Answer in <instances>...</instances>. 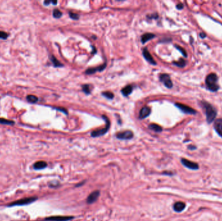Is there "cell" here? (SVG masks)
Instances as JSON below:
<instances>
[{
  "label": "cell",
  "instance_id": "obj_17",
  "mask_svg": "<svg viewBox=\"0 0 222 221\" xmlns=\"http://www.w3.org/2000/svg\"><path fill=\"white\" fill-rule=\"evenodd\" d=\"M47 163L44 161H36L33 165V168L35 170H41L47 167Z\"/></svg>",
  "mask_w": 222,
  "mask_h": 221
},
{
  "label": "cell",
  "instance_id": "obj_21",
  "mask_svg": "<svg viewBox=\"0 0 222 221\" xmlns=\"http://www.w3.org/2000/svg\"><path fill=\"white\" fill-rule=\"evenodd\" d=\"M27 101L31 103H36L38 102V98L34 95H29L26 97Z\"/></svg>",
  "mask_w": 222,
  "mask_h": 221
},
{
  "label": "cell",
  "instance_id": "obj_36",
  "mask_svg": "<svg viewBox=\"0 0 222 221\" xmlns=\"http://www.w3.org/2000/svg\"><path fill=\"white\" fill-rule=\"evenodd\" d=\"M52 3L54 5H56L57 4V1H52Z\"/></svg>",
  "mask_w": 222,
  "mask_h": 221
},
{
  "label": "cell",
  "instance_id": "obj_19",
  "mask_svg": "<svg viewBox=\"0 0 222 221\" xmlns=\"http://www.w3.org/2000/svg\"><path fill=\"white\" fill-rule=\"evenodd\" d=\"M50 60H51V61H52V62L53 63V66H54L55 67H56V68L63 67L64 66L63 64H61V62H59V61H58L57 58H55V57H54V56H53V55L51 56Z\"/></svg>",
  "mask_w": 222,
  "mask_h": 221
},
{
  "label": "cell",
  "instance_id": "obj_26",
  "mask_svg": "<svg viewBox=\"0 0 222 221\" xmlns=\"http://www.w3.org/2000/svg\"><path fill=\"white\" fill-rule=\"evenodd\" d=\"M102 95L103 97L109 99H112L114 97V94L110 92H103L102 93Z\"/></svg>",
  "mask_w": 222,
  "mask_h": 221
},
{
  "label": "cell",
  "instance_id": "obj_12",
  "mask_svg": "<svg viewBox=\"0 0 222 221\" xmlns=\"http://www.w3.org/2000/svg\"><path fill=\"white\" fill-rule=\"evenodd\" d=\"M100 195V193L99 191H95L92 193H90L87 198L88 204H93V202H95L99 198Z\"/></svg>",
  "mask_w": 222,
  "mask_h": 221
},
{
  "label": "cell",
  "instance_id": "obj_10",
  "mask_svg": "<svg viewBox=\"0 0 222 221\" xmlns=\"http://www.w3.org/2000/svg\"><path fill=\"white\" fill-rule=\"evenodd\" d=\"M142 54L144 58H145L149 63H150L152 65H157V62H155V60H154V58L152 57L148 49L144 48L143 49Z\"/></svg>",
  "mask_w": 222,
  "mask_h": 221
},
{
  "label": "cell",
  "instance_id": "obj_27",
  "mask_svg": "<svg viewBox=\"0 0 222 221\" xmlns=\"http://www.w3.org/2000/svg\"><path fill=\"white\" fill-rule=\"evenodd\" d=\"M175 48H176V49H178V50L179 51H180V52L182 53V55H183L184 57H187V53H186V51L184 50V49L183 48V47H181V46H178V45H175Z\"/></svg>",
  "mask_w": 222,
  "mask_h": 221
},
{
  "label": "cell",
  "instance_id": "obj_32",
  "mask_svg": "<svg viewBox=\"0 0 222 221\" xmlns=\"http://www.w3.org/2000/svg\"><path fill=\"white\" fill-rule=\"evenodd\" d=\"M176 7H177V9L179 10H182L184 8V5L182 3H179L177 6H176Z\"/></svg>",
  "mask_w": 222,
  "mask_h": 221
},
{
  "label": "cell",
  "instance_id": "obj_8",
  "mask_svg": "<svg viewBox=\"0 0 222 221\" xmlns=\"http://www.w3.org/2000/svg\"><path fill=\"white\" fill-rule=\"evenodd\" d=\"M107 67V62L104 63L103 64L101 65L98 67L96 68H89L85 71V74L87 75H92V74H94L96 73L97 71H99V72H101V71H103Z\"/></svg>",
  "mask_w": 222,
  "mask_h": 221
},
{
  "label": "cell",
  "instance_id": "obj_4",
  "mask_svg": "<svg viewBox=\"0 0 222 221\" xmlns=\"http://www.w3.org/2000/svg\"><path fill=\"white\" fill-rule=\"evenodd\" d=\"M37 200V197L36 196H31L27 198H24L20 200H18L16 201L12 202L11 203L7 204V207H13V206H25L33 203Z\"/></svg>",
  "mask_w": 222,
  "mask_h": 221
},
{
  "label": "cell",
  "instance_id": "obj_35",
  "mask_svg": "<svg viewBox=\"0 0 222 221\" xmlns=\"http://www.w3.org/2000/svg\"><path fill=\"white\" fill-rule=\"evenodd\" d=\"M92 53H93V54H95V53H96V47H93V46H92Z\"/></svg>",
  "mask_w": 222,
  "mask_h": 221
},
{
  "label": "cell",
  "instance_id": "obj_34",
  "mask_svg": "<svg viewBox=\"0 0 222 221\" xmlns=\"http://www.w3.org/2000/svg\"><path fill=\"white\" fill-rule=\"evenodd\" d=\"M200 36H201V38H205V37H206V34L204 33H200Z\"/></svg>",
  "mask_w": 222,
  "mask_h": 221
},
{
  "label": "cell",
  "instance_id": "obj_7",
  "mask_svg": "<svg viewBox=\"0 0 222 221\" xmlns=\"http://www.w3.org/2000/svg\"><path fill=\"white\" fill-rule=\"evenodd\" d=\"M116 136L119 140H131L134 136L133 132L131 130H125L124 132L117 133Z\"/></svg>",
  "mask_w": 222,
  "mask_h": 221
},
{
  "label": "cell",
  "instance_id": "obj_6",
  "mask_svg": "<svg viewBox=\"0 0 222 221\" xmlns=\"http://www.w3.org/2000/svg\"><path fill=\"white\" fill-rule=\"evenodd\" d=\"M160 82H162L164 84V86L168 88H172L173 87V83L172 80L170 79L169 75L163 73L161 74L159 77Z\"/></svg>",
  "mask_w": 222,
  "mask_h": 221
},
{
  "label": "cell",
  "instance_id": "obj_13",
  "mask_svg": "<svg viewBox=\"0 0 222 221\" xmlns=\"http://www.w3.org/2000/svg\"><path fill=\"white\" fill-rule=\"evenodd\" d=\"M151 108L149 106H144L141 109L140 112V115H139V118L141 119H145L147 117H148L151 114Z\"/></svg>",
  "mask_w": 222,
  "mask_h": 221
},
{
  "label": "cell",
  "instance_id": "obj_23",
  "mask_svg": "<svg viewBox=\"0 0 222 221\" xmlns=\"http://www.w3.org/2000/svg\"><path fill=\"white\" fill-rule=\"evenodd\" d=\"M63 16V12L60 11V10H59L58 9H54L53 11V16L55 18H57V19H58V18H61V16Z\"/></svg>",
  "mask_w": 222,
  "mask_h": 221
},
{
  "label": "cell",
  "instance_id": "obj_30",
  "mask_svg": "<svg viewBox=\"0 0 222 221\" xmlns=\"http://www.w3.org/2000/svg\"><path fill=\"white\" fill-rule=\"evenodd\" d=\"M147 18H148V19H149V20L157 19V18H159V15H158V14H157V13H155V14L147 15Z\"/></svg>",
  "mask_w": 222,
  "mask_h": 221
},
{
  "label": "cell",
  "instance_id": "obj_15",
  "mask_svg": "<svg viewBox=\"0 0 222 221\" xmlns=\"http://www.w3.org/2000/svg\"><path fill=\"white\" fill-rule=\"evenodd\" d=\"M155 37V35L153 33H145L141 36V42L143 44H146L147 42H148L149 40H151V39L154 38Z\"/></svg>",
  "mask_w": 222,
  "mask_h": 221
},
{
  "label": "cell",
  "instance_id": "obj_16",
  "mask_svg": "<svg viewBox=\"0 0 222 221\" xmlns=\"http://www.w3.org/2000/svg\"><path fill=\"white\" fill-rule=\"evenodd\" d=\"M186 205L183 202H177L174 204L173 206V209L175 211L177 212H181L182 211H183L185 208Z\"/></svg>",
  "mask_w": 222,
  "mask_h": 221
},
{
  "label": "cell",
  "instance_id": "obj_9",
  "mask_svg": "<svg viewBox=\"0 0 222 221\" xmlns=\"http://www.w3.org/2000/svg\"><path fill=\"white\" fill-rule=\"evenodd\" d=\"M181 162L182 164H183V166H185L187 168H188L190 169H193V170H196L199 168V166L198 164L195 163V162L191 161L188 160V159L183 158L181 159Z\"/></svg>",
  "mask_w": 222,
  "mask_h": 221
},
{
  "label": "cell",
  "instance_id": "obj_18",
  "mask_svg": "<svg viewBox=\"0 0 222 221\" xmlns=\"http://www.w3.org/2000/svg\"><path fill=\"white\" fill-rule=\"evenodd\" d=\"M133 89L132 86H131V85H127V86L124 87V88L121 90V92L124 96L127 97V96H129V95L131 94L133 92Z\"/></svg>",
  "mask_w": 222,
  "mask_h": 221
},
{
  "label": "cell",
  "instance_id": "obj_25",
  "mask_svg": "<svg viewBox=\"0 0 222 221\" xmlns=\"http://www.w3.org/2000/svg\"><path fill=\"white\" fill-rule=\"evenodd\" d=\"M82 90L85 94L89 95L90 94V88L89 84H84L82 86Z\"/></svg>",
  "mask_w": 222,
  "mask_h": 221
},
{
  "label": "cell",
  "instance_id": "obj_5",
  "mask_svg": "<svg viewBox=\"0 0 222 221\" xmlns=\"http://www.w3.org/2000/svg\"><path fill=\"white\" fill-rule=\"evenodd\" d=\"M175 106L180 110L181 111L183 112V113L186 114H191V115H195L197 113V112L194 110V108H190V106L184 105V104L182 103H175Z\"/></svg>",
  "mask_w": 222,
  "mask_h": 221
},
{
  "label": "cell",
  "instance_id": "obj_1",
  "mask_svg": "<svg viewBox=\"0 0 222 221\" xmlns=\"http://www.w3.org/2000/svg\"><path fill=\"white\" fill-rule=\"evenodd\" d=\"M201 105L205 112L207 121L208 123H211L216 119V116H217V112L210 103L207 102L203 101L201 102Z\"/></svg>",
  "mask_w": 222,
  "mask_h": 221
},
{
  "label": "cell",
  "instance_id": "obj_29",
  "mask_svg": "<svg viewBox=\"0 0 222 221\" xmlns=\"http://www.w3.org/2000/svg\"><path fill=\"white\" fill-rule=\"evenodd\" d=\"M8 36H9V34L6 32L0 31V39L6 40L8 38Z\"/></svg>",
  "mask_w": 222,
  "mask_h": 221
},
{
  "label": "cell",
  "instance_id": "obj_11",
  "mask_svg": "<svg viewBox=\"0 0 222 221\" xmlns=\"http://www.w3.org/2000/svg\"><path fill=\"white\" fill-rule=\"evenodd\" d=\"M73 217L68 216H55L50 217L45 219L46 221H68L73 219Z\"/></svg>",
  "mask_w": 222,
  "mask_h": 221
},
{
  "label": "cell",
  "instance_id": "obj_28",
  "mask_svg": "<svg viewBox=\"0 0 222 221\" xmlns=\"http://www.w3.org/2000/svg\"><path fill=\"white\" fill-rule=\"evenodd\" d=\"M69 17H70L71 19L74 20H79V16L78 14H76V13H74V12H69Z\"/></svg>",
  "mask_w": 222,
  "mask_h": 221
},
{
  "label": "cell",
  "instance_id": "obj_3",
  "mask_svg": "<svg viewBox=\"0 0 222 221\" xmlns=\"http://www.w3.org/2000/svg\"><path fill=\"white\" fill-rule=\"evenodd\" d=\"M102 118L104 119V120H105V121L106 122V126L105 127V128H103V129L96 130L92 131V133H91V136L92 137L97 138V137L101 136V135H103L109 131V129H110L111 122L110 121H109V118L106 116H102Z\"/></svg>",
  "mask_w": 222,
  "mask_h": 221
},
{
  "label": "cell",
  "instance_id": "obj_33",
  "mask_svg": "<svg viewBox=\"0 0 222 221\" xmlns=\"http://www.w3.org/2000/svg\"><path fill=\"white\" fill-rule=\"evenodd\" d=\"M52 1H45L44 2V4L45 5V6H47V5H49L50 3H52Z\"/></svg>",
  "mask_w": 222,
  "mask_h": 221
},
{
  "label": "cell",
  "instance_id": "obj_22",
  "mask_svg": "<svg viewBox=\"0 0 222 221\" xmlns=\"http://www.w3.org/2000/svg\"><path fill=\"white\" fill-rule=\"evenodd\" d=\"M173 64L179 68H184L186 66V61L183 59V58H181L177 62H173Z\"/></svg>",
  "mask_w": 222,
  "mask_h": 221
},
{
  "label": "cell",
  "instance_id": "obj_31",
  "mask_svg": "<svg viewBox=\"0 0 222 221\" xmlns=\"http://www.w3.org/2000/svg\"><path fill=\"white\" fill-rule=\"evenodd\" d=\"M55 109H56V110H57L58 111L60 112H63L65 114H66V115H68V111H67V110L66 108H55Z\"/></svg>",
  "mask_w": 222,
  "mask_h": 221
},
{
  "label": "cell",
  "instance_id": "obj_20",
  "mask_svg": "<svg viewBox=\"0 0 222 221\" xmlns=\"http://www.w3.org/2000/svg\"><path fill=\"white\" fill-rule=\"evenodd\" d=\"M149 129L156 132H160L162 131V128L157 124H150L149 125Z\"/></svg>",
  "mask_w": 222,
  "mask_h": 221
},
{
  "label": "cell",
  "instance_id": "obj_14",
  "mask_svg": "<svg viewBox=\"0 0 222 221\" xmlns=\"http://www.w3.org/2000/svg\"><path fill=\"white\" fill-rule=\"evenodd\" d=\"M216 132L222 138V118L216 119L214 125Z\"/></svg>",
  "mask_w": 222,
  "mask_h": 221
},
{
  "label": "cell",
  "instance_id": "obj_24",
  "mask_svg": "<svg viewBox=\"0 0 222 221\" xmlns=\"http://www.w3.org/2000/svg\"><path fill=\"white\" fill-rule=\"evenodd\" d=\"M0 124L7 125H14V122L13 121L8 120V119L0 118Z\"/></svg>",
  "mask_w": 222,
  "mask_h": 221
},
{
  "label": "cell",
  "instance_id": "obj_2",
  "mask_svg": "<svg viewBox=\"0 0 222 221\" xmlns=\"http://www.w3.org/2000/svg\"><path fill=\"white\" fill-rule=\"evenodd\" d=\"M218 77L215 73L208 75L205 79V84L207 89L211 92H215L219 90V86L217 84Z\"/></svg>",
  "mask_w": 222,
  "mask_h": 221
}]
</instances>
